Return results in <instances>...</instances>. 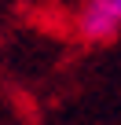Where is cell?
<instances>
[{"instance_id":"6da1fadb","label":"cell","mask_w":121,"mask_h":125,"mask_svg":"<svg viewBox=\"0 0 121 125\" xmlns=\"http://www.w3.org/2000/svg\"><path fill=\"white\" fill-rule=\"evenodd\" d=\"M77 33L88 44H110L121 33V0H84L77 11Z\"/></svg>"}]
</instances>
